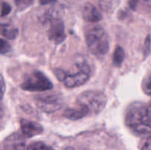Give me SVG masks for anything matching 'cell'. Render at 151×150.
<instances>
[{
	"mask_svg": "<svg viewBox=\"0 0 151 150\" xmlns=\"http://www.w3.org/2000/svg\"><path fill=\"white\" fill-rule=\"evenodd\" d=\"M126 124L131 130L139 135L151 133V126L147 116V107L139 103L132 104L125 116Z\"/></svg>",
	"mask_w": 151,
	"mask_h": 150,
	"instance_id": "1",
	"label": "cell"
},
{
	"mask_svg": "<svg viewBox=\"0 0 151 150\" xmlns=\"http://www.w3.org/2000/svg\"><path fill=\"white\" fill-rule=\"evenodd\" d=\"M86 42L90 52L97 57L106 55L109 50V38L100 25L91 26L86 32Z\"/></svg>",
	"mask_w": 151,
	"mask_h": 150,
	"instance_id": "2",
	"label": "cell"
},
{
	"mask_svg": "<svg viewBox=\"0 0 151 150\" xmlns=\"http://www.w3.org/2000/svg\"><path fill=\"white\" fill-rule=\"evenodd\" d=\"M107 96L98 91H86L77 97V103L80 107L83 108L88 115L100 113L107 104Z\"/></svg>",
	"mask_w": 151,
	"mask_h": 150,
	"instance_id": "3",
	"label": "cell"
},
{
	"mask_svg": "<svg viewBox=\"0 0 151 150\" xmlns=\"http://www.w3.org/2000/svg\"><path fill=\"white\" fill-rule=\"evenodd\" d=\"M44 23L48 25V38L55 44L63 42L66 38L64 24L55 10L49 11L44 17Z\"/></svg>",
	"mask_w": 151,
	"mask_h": 150,
	"instance_id": "4",
	"label": "cell"
},
{
	"mask_svg": "<svg viewBox=\"0 0 151 150\" xmlns=\"http://www.w3.org/2000/svg\"><path fill=\"white\" fill-rule=\"evenodd\" d=\"M21 88L30 92H43L52 89L53 85L42 72L35 71L27 76Z\"/></svg>",
	"mask_w": 151,
	"mask_h": 150,
	"instance_id": "5",
	"label": "cell"
},
{
	"mask_svg": "<svg viewBox=\"0 0 151 150\" xmlns=\"http://www.w3.org/2000/svg\"><path fill=\"white\" fill-rule=\"evenodd\" d=\"M36 105L40 110L47 113H54L62 107L61 99L57 95H44L35 99Z\"/></svg>",
	"mask_w": 151,
	"mask_h": 150,
	"instance_id": "6",
	"label": "cell"
},
{
	"mask_svg": "<svg viewBox=\"0 0 151 150\" xmlns=\"http://www.w3.org/2000/svg\"><path fill=\"white\" fill-rule=\"evenodd\" d=\"M89 79V73L81 71L77 73L71 74L66 72L63 76L62 82L68 88H74L84 85Z\"/></svg>",
	"mask_w": 151,
	"mask_h": 150,
	"instance_id": "7",
	"label": "cell"
},
{
	"mask_svg": "<svg viewBox=\"0 0 151 150\" xmlns=\"http://www.w3.org/2000/svg\"><path fill=\"white\" fill-rule=\"evenodd\" d=\"M20 126L23 135L28 138L41 135L44 132V128L42 125L37 122L27 120V119H21Z\"/></svg>",
	"mask_w": 151,
	"mask_h": 150,
	"instance_id": "8",
	"label": "cell"
},
{
	"mask_svg": "<svg viewBox=\"0 0 151 150\" xmlns=\"http://www.w3.org/2000/svg\"><path fill=\"white\" fill-rule=\"evenodd\" d=\"M26 142L19 133H13L7 137L4 142V150H24Z\"/></svg>",
	"mask_w": 151,
	"mask_h": 150,
	"instance_id": "9",
	"label": "cell"
},
{
	"mask_svg": "<svg viewBox=\"0 0 151 150\" xmlns=\"http://www.w3.org/2000/svg\"><path fill=\"white\" fill-rule=\"evenodd\" d=\"M82 16L84 20L87 22H98L102 20L103 16L99 12L97 7L91 3H86L84 5L82 11Z\"/></svg>",
	"mask_w": 151,
	"mask_h": 150,
	"instance_id": "10",
	"label": "cell"
},
{
	"mask_svg": "<svg viewBox=\"0 0 151 150\" xmlns=\"http://www.w3.org/2000/svg\"><path fill=\"white\" fill-rule=\"evenodd\" d=\"M0 35L8 40H15L19 35V29L10 24H0Z\"/></svg>",
	"mask_w": 151,
	"mask_h": 150,
	"instance_id": "11",
	"label": "cell"
},
{
	"mask_svg": "<svg viewBox=\"0 0 151 150\" xmlns=\"http://www.w3.org/2000/svg\"><path fill=\"white\" fill-rule=\"evenodd\" d=\"M88 115V113L82 107L79 109L68 108L66 109L63 112V116L65 118L72 121H77L83 119Z\"/></svg>",
	"mask_w": 151,
	"mask_h": 150,
	"instance_id": "12",
	"label": "cell"
},
{
	"mask_svg": "<svg viewBox=\"0 0 151 150\" xmlns=\"http://www.w3.org/2000/svg\"><path fill=\"white\" fill-rule=\"evenodd\" d=\"M128 5L134 11L139 9L151 10V0H128Z\"/></svg>",
	"mask_w": 151,
	"mask_h": 150,
	"instance_id": "13",
	"label": "cell"
},
{
	"mask_svg": "<svg viewBox=\"0 0 151 150\" xmlns=\"http://www.w3.org/2000/svg\"><path fill=\"white\" fill-rule=\"evenodd\" d=\"M125 51L120 46H117L115 48L113 54V63L116 67H119L125 60Z\"/></svg>",
	"mask_w": 151,
	"mask_h": 150,
	"instance_id": "14",
	"label": "cell"
},
{
	"mask_svg": "<svg viewBox=\"0 0 151 150\" xmlns=\"http://www.w3.org/2000/svg\"><path fill=\"white\" fill-rule=\"evenodd\" d=\"M27 150H54L52 147L47 145L41 141L31 143L27 148Z\"/></svg>",
	"mask_w": 151,
	"mask_h": 150,
	"instance_id": "15",
	"label": "cell"
},
{
	"mask_svg": "<svg viewBox=\"0 0 151 150\" xmlns=\"http://www.w3.org/2000/svg\"><path fill=\"white\" fill-rule=\"evenodd\" d=\"M142 87L145 94L151 96V73L145 78Z\"/></svg>",
	"mask_w": 151,
	"mask_h": 150,
	"instance_id": "16",
	"label": "cell"
},
{
	"mask_svg": "<svg viewBox=\"0 0 151 150\" xmlns=\"http://www.w3.org/2000/svg\"><path fill=\"white\" fill-rule=\"evenodd\" d=\"M11 49V46L7 42V41L0 38V54H7V53L10 52Z\"/></svg>",
	"mask_w": 151,
	"mask_h": 150,
	"instance_id": "17",
	"label": "cell"
},
{
	"mask_svg": "<svg viewBox=\"0 0 151 150\" xmlns=\"http://www.w3.org/2000/svg\"><path fill=\"white\" fill-rule=\"evenodd\" d=\"M99 6L103 11H109L112 7V0H99Z\"/></svg>",
	"mask_w": 151,
	"mask_h": 150,
	"instance_id": "18",
	"label": "cell"
},
{
	"mask_svg": "<svg viewBox=\"0 0 151 150\" xmlns=\"http://www.w3.org/2000/svg\"><path fill=\"white\" fill-rule=\"evenodd\" d=\"M11 11V7L7 2H3L1 6V16H6Z\"/></svg>",
	"mask_w": 151,
	"mask_h": 150,
	"instance_id": "19",
	"label": "cell"
},
{
	"mask_svg": "<svg viewBox=\"0 0 151 150\" xmlns=\"http://www.w3.org/2000/svg\"><path fill=\"white\" fill-rule=\"evenodd\" d=\"M5 82H4V77L2 75L0 74V101L3 99L4 95V92H5Z\"/></svg>",
	"mask_w": 151,
	"mask_h": 150,
	"instance_id": "20",
	"label": "cell"
},
{
	"mask_svg": "<svg viewBox=\"0 0 151 150\" xmlns=\"http://www.w3.org/2000/svg\"><path fill=\"white\" fill-rule=\"evenodd\" d=\"M141 150H151V136L148 137L145 141L144 144L142 146Z\"/></svg>",
	"mask_w": 151,
	"mask_h": 150,
	"instance_id": "21",
	"label": "cell"
},
{
	"mask_svg": "<svg viewBox=\"0 0 151 150\" xmlns=\"http://www.w3.org/2000/svg\"><path fill=\"white\" fill-rule=\"evenodd\" d=\"M145 52H148L150 51V36L148 35L147 37L145 40Z\"/></svg>",
	"mask_w": 151,
	"mask_h": 150,
	"instance_id": "22",
	"label": "cell"
},
{
	"mask_svg": "<svg viewBox=\"0 0 151 150\" xmlns=\"http://www.w3.org/2000/svg\"><path fill=\"white\" fill-rule=\"evenodd\" d=\"M57 2V0H40V4L42 5L49 4H53V3Z\"/></svg>",
	"mask_w": 151,
	"mask_h": 150,
	"instance_id": "23",
	"label": "cell"
},
{
	"mask_svg": "<svg viewBox=\"0 0 151 150\" xmlns=\"http://www.w3.org/2000/svg\"><path fill=\"white\" fill-rule=\"evenodd\" d=\"M147 116L150 125L151 126V104L147 107Z\"/></svg>",
	"mask_w": 151,
	"mask_h": 150,
	"instance_id": "24",
	"label": "cell"
},
{
	"mask_svg": "<svg viewBox=\"0 0 151 150\" xmlns=\"http://www.w3.org/2000/svg\"><path fill=\"white\" fill-rule=\"evenodd\" d=\"M65 150H75V149H74V148H72V147H67Z\"/></svg>",
	"mask_w": 151,
	"mask_h": 150,
	"instance_id": "25",
	"label": "cell"
},
{
	"mask_svg": "<svg viewBox=\"0 0 151 150\" xmlns=\"http://www.w3.org/2000/svg\"><path fill=\"white\" fill-rule=\"evenodd\" d=\"M1 116H2V110H1V109L0 108V119H1Z\"/></svg>",
	"mask_w": 151,
	"mask_h": 150,
	"instance_id": "26",
	"label": "cell"
}]
</instances>
